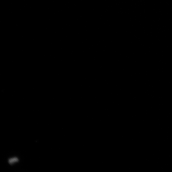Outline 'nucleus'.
<instances>
[{
    "instance_id": "f257e3e1",
    "label": "nucleus",
    "mask_w": 172,
    "mask_h": 172,
    "mask_svg": "<svg viewBox=\"0 0 172 172\" xmlns=\"http://www.w3.org/2000/svg\"><path fill=\"white\" fill-rule=\"evenodd\" d=\"M18 161V159L17 158H13L9 160V162L10 164L13 163Z\"/></svg>"
}]
</instances>
